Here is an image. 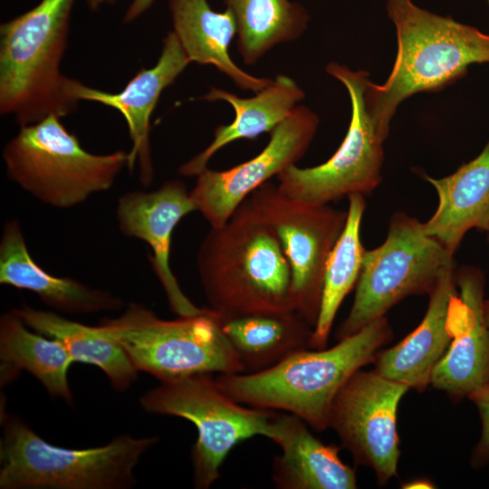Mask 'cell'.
Segmentation results:
<instances>
[{"label": "cell", "instance_id": "obj_18", "mask_svg": "<svg viewBox=\"0 0 489 489\" xmlns=\"http://www.w3.org/2000/svg\"><path fill=\"white\" fill-rule=\"evenodd\" d=\"M295 415L277 412L271 440L282 448L272 464L279 489H354L355 471L344 464L340 448L322 443Z\"/></svg>", "mask_w": 489, "mask_h": 489}, {"label": "cell", "instance_id": "obj_17", "mask_svg": "<svg viewBox=\"0 0 489 489\" xmlns=\"http://www.w3.org/2000/svg\"><path fill=\"white\" fill-rule=\"evenodd\" d=\"M0 283L34 292L49 307L71 314L119 311L128 305L108 291L44 271L30 255L21 225L6 221L0 241Z\"/></svg>", "mask_w": 489, "mask_h": 489}, {"label": "cell", "instance_id": "obj_1", "mask_svg": "<svg viewBox=\"0 0 489 489\" xmlns=\"http://www.w3.org/2000/svg\"><path fill=\"white\" fill-rule=\"evenodd\" d=\"M197 267L208 308L222 317L295 312L281 242L248 197L200 244Z\"/></svg>", "mask_w": 489, "mask_h": 489}, {"label": "cell", "instance_id": "obj_28", "mask_svg": "<svg viewBox=\"0 0 489 489\" xmlns=\"http://www.w3.org/2000/svg\"><path fill=\"white\" fill-rule=\"evenodd\" d=\"M467 398L474 403L481 419V436L471 454V465L479 469L489 463V384L471 392Z\"/></svg>", "mask_w": 489, "mask_h": 489}, {"label": "cell", "instance_id": "obj_30", "mask_svg": "<svg viewBox=\"0 0 489 489\" xmlns=\"http://www.w3.org/2000/svg\"><path fill=\"white\" fill-rule=\"evenodd\" d=\"M86 1H87L89 9L91 11H97L103 5H113L116 2V0H86Z\"/></svg>", "mask_w": 489, "mask_h": 489}, {"label": "cell", "instance_id": "obj_23", "mask_svg": "<svg viewBox=\"0 0 489 489\" xmlns=\"http://www.w3.org/2000/svg\"><path fill=\"white\" fill-rule=\"evenodd\" d=\"M217 317L244 373L264 371L310 349L313 328L295 312Z\"/></svg>", "mask_w": 489, "mask_h": 489}, {"label": "cell", "instance_id": "obj_8", "mask_svg": "<svg viewBox=\"0 0 489 489\" xmlns=\"http://www.w3.org/2000/svg\"><path fill=\"white\" fill-rule=\"evenodd\" d=\"M454 255L426 233L424 223L404 212L394 214L384 243L365 251L354 301L336 339L384 317L409 295H428L446 271L456 268Z\"/></svg>", "mask_w": 489, "mask_h": 489}, {"label": "cell", "instance_id": "obj_26", "mask_svg": "<svg viewBox=\"0 0 489 489\" xmlns=\"http://www.w3.org/2000/svg\"><path fill=\"white\" fill-rule=\"evenodd\" d=\"M348 198L345 226L326 263L319 316L310 340L312 350L326 348L336 313L361 271L366 250L360 231L366 202L361 194Z\"/></svg>", "mask_w": 489, "mask_h": 489}, {"label": "cell", "instance_id": "obj_27", "mask_svg": "<svg viewBox=\"0 0 489 489\" xmlns=\"http://www.w3.org/2000/svg\"><path fill=\"white\" fill-rule=\"evenodd\" d=\"M235 21L237 49L254 64L275 45L298 39L309 22L307 10L290 0H223Z\"/></svg>", "mask_w": 489, "mask_h": 489}, {"label": "cell", "instance_id": "obj_33", "mask_svg": "<svg viewBox=\"0 0 489 489\" xmlns=\"http://www.w3.org/2000/svg\"><path fill=\"white\" fill-rule=\"evenodd\" d=\"M486 232L488 233V238H487V240H488V244H489V228H488V230H487Z\"/></svg>", "mask_w": 489, "mask_h": 489}, {"label": "cell", "instance_id": "obj_32", "mask_svg": "<svg viewBox=\"0 0 489 489\" xmlns=\"http://www.w3.org/2000/svg\"><path fill=\"white\" fill-rule=\"evenodd\" d=\"M427 484H428L427 482H424V481H421V480H420V481L416 482V484L411 482V483L409 484V485H411V486H409V487H413L414 485H417V487H420L421 485H425V486H426V485H427Z\"/></svg>", "mask_w": 489, "mask_h": 489}, {"label": "cell", "instance_id": "obj_16", "mask_svg": "<svg viewBox=\"0 0 489 489\" xmlns=\"http://www.w3.org/2000/svg\"><path fill=\"white\" fill-rule=\"evenodd\" d=\"M190 62L172 31L163 39L157 63L151 68L140 70L118 93L105 92L76 80L72 81L70 91L76 101L100 102L123 115L132 141L127 167L131 171L139 160L140 181L144 185L152 182L154 174L149 146L150 116L162 91L175 82Z\"/></svg>", "mask_w": 489, "mask_h": 489}, {"label": "cell", "instance_id": "obj_19", "mask_svg": "<svg viewBox=\"0 0 489 489\" xmlns=\"http://www.w3.org/2000/svg\"><path fill=\"white\" fill-rule=\"evenodd\" d=\"M456 268L446 271L428 294L429 302L419 325L390 349L379 350L373 363L379 375L423 391L446 353L451 336L446 330L450 297L458 292Z\"/></svg>", "mask_w": 489, "mask_h": 489}, {"label": "cell", "instance_id": "obj_31", "mask_svg": "<svg viewBox=\"0 0 489 489\" xmlns=\"http://www.w3.org/2000/svg\"><path fill=\"white\" fill-rule=\"evenodd\" d=\"M484 319L487 328L489 329V299L484 300L483 305Z\"/></svg>", "mask_w": 489, "mask_h": 489}, {"label": "cell", "instance_id": "obj_22", "mask_svg": "<svg viewBox=\"0 0 489 489\" xmlns=\"http://www.w3.org/2000/svg\"><path fill=\"white\" fill-rule=\"evenodd\" d=\"M173 32L189 61L213 65L244 91L258 92L272 79L255 77L238 67L229 48L237 34L232 13L214 11L207 0H169Z\"/></svg>", "mask_w": 489, "mask_h": 489}, {"label": "cell", "instance_id": "obj_4", "mask_svg": "<svg viewBox=\"0 0 489 489\" xmlns=\"http://www.w3.org/2000/svg\"><path fill=\"white\" fill-rule=\"evenodd\" d=\"M75 0H41L0 26V111L22 126L74 111L72 79L60 71Z\"/></svg>", "mask_w": 489, "mask_h": 489}, {"label": "cell", "instance_id": "obj_12", "mask_svg": "<svg viewBox=\"0 0 489 489\" xmlns=\"http://www.w3.org/2000/svg\"><path fill=\"white\" fill-rule=\"evenodd\" d=\"M409 388L376 370L359 369L336 396L329 427L356 464L370 467L379 485L397 475L400 455L397 415Z\"/></svg>", "mask_w": 489, "mask_h": 489}, {"label": "cell", "instance_id": "obj_7", "mask_svg": "<svg viewBox=\"0 0 489 489\" xmlns=\"http://www.w3.org/2000/svg\"><path fill=\"white\" fill-rule=\"evenodd\" d=\"M138 369L160 381L196 374L244 373L217 314L205 312L164 320L139 304L126 306L118 318L100 323Z\"/></svg>", "mask_w": 489, "mask_h": 489}, {"label": "cell", "instance_id": "obj_29", "mask_svg": "<svg viewBox=\"0 0 489 489\" xmlns=\"http://www.w3.org/2000/svg\"><path fill=\"white\" fill-rule=\"evenodd\" d=\"M155 0H132L124 15L125 22H132L143 14Z\"/></svg>", "mask_w": 489, "mask_h": 489}, {"label": "cell", "instance_id": "obj_21", "mask_svg": "<svg viewBox=\"0 0 489 489\" xmlns=\"http://www.w3.org/2000/svg\"><path fill=\"white\" fill-rule=\"evenodd\" d=\"M304 98L303 90L291 77L279 74L272 82L251 98H241L232 92L212 88L203 99L229 103L235 117L227 125H219L211 143L197 156L182 164V176H198L206 168L210 158L225 145L241 139H252L273 131Z\"/></svg>", "mask_w": 489, "mask_h": 489}, {"label": "cell", "instance_id": "obj_14", "mask_svg": "<svg viewBox=\"0 0 489 489\" xmlns=\"http://www.w3.org/2000/svg\"><path fill=\"white\" fill-rule=\"evenodd\" d=\"M458 292L450 297L446 330L450 344L430 384L458 401L489 384V329L483 313L484 275L474 266L456 268Z\"/></svg>", "mask_w": 489, "mask_h": 489}, {"label": "cell", "instance_id": "obj_9", "mask_svg": "<svg viewBox=\"0 0 489 489\" xmlns=\"http://www.w3.org/2000/svg\"><path fill=\"white\" fill-rule=\"evenodd\" d=\"M139 404L148 413L179 417L196 426L191 461L197 489H207L219 478L220 466L236 444L254 436L270 439L277 415L236 402L209 373L160 381L140 397Z\"/></svg>", "mask_w": 489, "mask_h": 489}, {"label": "cell", "instance_id": "obj_3", "mask_svg": "<svg viewBox=\"0 0 489 489\" xmlns=\"http://www.w3.org/2000/svg\"><path fill=\"white\" fill-rule=\"evenodd\" d=\"M381 317L330 348L298 350L277 365L256 373L218 374L217 387L236 402L290 413L310 427H329L332 403L348 379L372 363L392 339Z\"/></svg>", "mask_w": 489, "mask_h": 489}, {"label": "cell", "instance_id": "obj_25", "mask_svg": "<svg viewBox=\"0 0 489 489\" xmlns=\"http://www.w3.org/2000/svg\"><path fill=\"white\" fill-rule=\"evenodd\" d=\"M13 311L30 329L62 342L74 362L99 367L115 390L124 391L137 379L138 369L101 324L85 325L25 304Z\"/></svg>", "mask_w": 489, "mask_h": 489}, {"label": "cell", "instance_id": "obj_10", "mask_svg": "<svg viewBox=\"0 0 489 489\" xmlns=\"http://www.w3.org/2000/svg\"><path fill=\"white\" fill-rule=\"evenodd\" d=\"M326 72L347 89L351 102L348 131L336 152L324 163L312 168L295 164L276 176L285 195L314 205H329L351 194H370L381 181L383 142L365 104L369 79L366 71H352L331 62Z\"/></svg>", "mask_w": 489, "mask_h": 489}, {"label": "cell", "instance_id": "obj_24", "mask_svg": "<svg viewBox=\"0 0 489 489\" xmlns=\"http://www.w3.org/2000/svg\"><path fill=\"white\" fill-rule=\"evenodd\" d=\"M29 329L13 310L1 316V384L6 385L21 370H26L52 397L72 404L68 380L72 357L60 340Z\"/></svg>", "mask_w": 489, "mask_h": 489}, {"label": "cell", "instance_id": "obj_2", "mask_svg": "<svg viewBox=\"0 0 489 489\" xmlns=\"http://www.w3.org/2000/svg\"><path fill=\"white\" fill-rule=\"evenodd\" d=\"M398 52L383 84L369 80L364 98L382 140L398 105L422 91H435L464 77L473 63L489 62V34L417 6L412 0H388Z\"/></svg>", "mask_w": 489, "mask_h": 489}, {"label": "cell", "instance_id": "obj_20", "mask_svg": "<svg viewBox=\"0 0 489 489\" xmlns=\"http://www.w3.org/2000/svg\"><path fill=\"white\" fill-rule=\"evenodd\" d=\"M424 178L436 189L438 206L424 223L426 233L455 254L471 229L489 228V140L481 153L453 174Z\"/></svg>", "mask_w": 489, "mask_h": 489}, {"label": "cell", "instance_id": "obj_15", "mask_svg": "<svg viewBox=\"0 0 489 489\" xmlns=\"http://www.w3.org/2000/svg\"><path fill=\"white\" fill-rule=\"evenodd\" d=\"M196 211L190 192L179 180H169L153 191H131L119 200L116 217L120 231L128 237L144 241L172 312L193 316L206 312L194 304L181 290L169 264L172 233L179 221Z\"/></svg>", "mask_w": 489, "mask_h": 489}, {"label": "cell", "instance_id": "obj_11", "mask_svg": "<svg viewBox=\"0 0 489 489\" xmlns=\"http://www.w3.org/2000/svg\"><path fill=\"white\" fill-rule=\"evenodd\" d=\"M249 197L275 231L287 257L294 311L314 329L326 263L343 231L348 213L291 197L270 181Z\"/></svg>", "mask_w": 489, "mask_h": 489}, {"label": "cell", "instance_id": "obj_13", "mask_svg": "<svg viewBox=\"0 0 489 489\" xmlns=\"http://www.w3.org/2000/svg\"><path fill=\"white\" fill-rule=\"evenodd\" d=\"M319 117L298 105L273 131L266 147L253 158L226 170L207 168L197 177L190 197L210 226L225 224L256 188L299 161L313 139Z\"/></svg>", "mask_w": 489, "mask_h": 489}, {"label": "cell", "instance_id": "obj_6", "mask_svg": "<svg viewBox=\"0 0 489 489\" xmlns=\"http://www.w3.org/2000/svg\"><path fill=\"white\" fill-rule=\"evenodd\" d=\"M60 119L53 114L20 127L3 158L12 181L40 202L64 209L110 189L128 166L129 152L90 153Z\"/></svg>", "mask_w": 489, "mask_h": 489}, {"label": "cell", "instance_id": "obj_5", "mask_svg": "<svg viewBox=\"0 0 489 489\" xmlns=\"http://www.w3.org/2000/svg\"><path fill=\"white\" fill-rule=\"evenodd\" d=\"M1 489H129L134 469L158 436L128 434L83 449L50 444L20 417L1 412Z\"/></svg>", "mask_w": 489, "mask_h": 489}]
</instances>
